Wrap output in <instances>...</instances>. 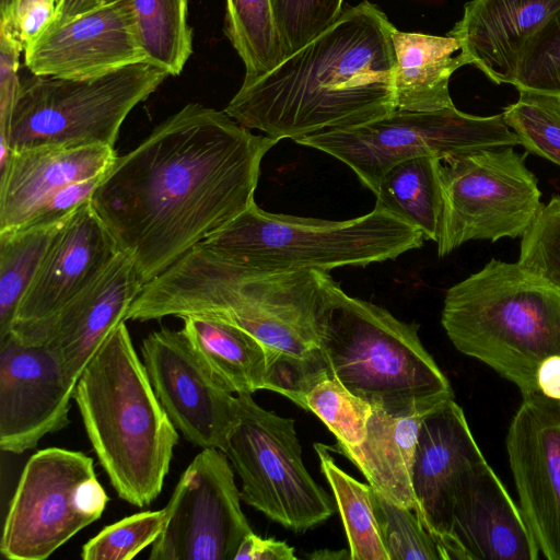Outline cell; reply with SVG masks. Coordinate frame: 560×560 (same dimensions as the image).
<instances>
[{"instance_id":"obj_1","label":"cell","mask_w":560,"mask_h":560,"mask_svg":"<svg viewBox=\"0 0 560 560\" xmlns=\"http://www.w3.org/2000/svg\"><path fill=\"white\" fill-rule=\"evenodd\" d=\"M278 142L189 103L116 158L91 202L145 284L255 202Z\"/></svg>"},{"instance_id":"obj_2","label":"cell","mask_w":560,"mask_h":560,"mask_svg":"<svg viewBox=\"0 0 560 560\" xmlns=\"http://www.w3.org/2000/svg\"><path fill=\"white\" fill-rule=\"evenodd\" d=\"M395 28L369 0L347 7L272 70L245 75L224 112L279 141L382 118L396 109Z\"/></svg>"},{"instance_id":"obj_3","label":"cell","mask_w":560,"mask_h":560,"mask_svg":"<svg viewBox=\"0 0 560 560\" xmlns=\"http://www.w3.org/2000/svg\"><path fill=\"white\" fill-rule=\"evenodd\" d=\"M329 277L319 270L255 269L200 242L143 285L126 320L211 314L233 323L270 352L272 390L298 404L328 373L319 315Z\"/></svg>"},{"instance_id":"obj_4","label":"cell","mask_w":560,"mask_h":560,"mask_svg":"<svg viewBox=\"0 0 560 560\" xmlns=\"http://www.w3.org/2000/svg\"><path fill=\"white\" fill-rule=\"evenodd\" d=\"M73 399L118 497L138 508L151 504L168 474L178 431L152 387L126 322L89 361Z\"/></svg>"},{"instance_id":"obj_5","label":"cell","mask_w":560,"mask_h":560,"mask_svg":"<svg viewBox=\"0 0 560 560\" xmlns=\"http://www.w3.org/2000/svg\"><path fill=\"white\" fill-rule=\"evenodd\" d=\"M441 322L458 351L512 382L523 398L539 393L540 363L560 355V290L517 262L493 258L451 287Z\"/></svg>"},{"instance_id":"obj_6","label":"cell","mask_w":560,"mask_h":560,"mask_svg":"<svg viewBox=\"0 0 560 560\" xmlns=\"http://www.w3.org/2000/svg\"><path fill=\"white\" fill-rule=\"evenodd\" d=\"M319 342L328 373L373 408L400 416L454 398L417 325L348 295L331 277L319 315Z\"/></svg>"},{"instance_id":"obj_7","label":"cell","mask_w":560,"mask_h":560,"mask_svg":"<svg viewBox=\"0 0 560 560\" xmlns=\"http://www.w3.org/2000/svg\"><path fill=\"white\" fill-rule=\"evenodd\" d=\"M423 234L387 210L324 220L260 209L256 202L201 243L259 270H319L398 258L423 245Z\"/></svg>"},{"instance_id":"obj_8","label":"cell","mask_w":560,"mask_h":560,"mask_svg":"<svg viewBox=\"0 0 560 560\" xmlns=\"http://www.w3.org/2000/svg\"><path fill=\"white\" fill-rule=\"evenodd\" d=\"M168 75L144 60L89 78L21 80L10 117L0 125V161L8 151L34 147H114L129 113Z\"/></svg>"},{"instance_id":"obj_9","label":"cell","mask_w":560,"mask_h":560,"mask_svg":"<svg viewBox=\"0 0 560 560\" xmlns=\"http://www.w3.org/2000/svg\"><path fill=\"white\" fill-rule=\"evenodd\" d=\"M295 142L345 163L374 194L384 174L404 160L425 155L447 161L483 149L521 145L502 113L481 117L455 106L433 112L395 109L365 124Z\"/></svg>"},{"instance_id":"obj_10","label":"cell","mask_w":560,"mask_h":560,"mask_svg":"<svg viewBox=\"0 0 560 560\" xmlns=\"http://www.w3.org/2000/svg\"><path fill=\"white\" fill-rule=\"evenodd\" d=\"M237 397L240 419L224 453L241 478L242 500L295 533L327 521L336 503L306 470L294 420L264 409L252 394Z\"/></svg>"},{"instance_id":"obj_11","label":"cell","mask_w":560,"mask_h":560,"mask_svg":"<svg viewBox=\"0 0 560 560\" xmlns=\"http://www.w3.org/2000/svg\"><path fill=\"white\" fill-rule=\"evenodd\" d=\"M109 498L86 454L48 447L33 454L4 518L0 551L10 560H44L97 521Z\"/></svg>"},{"instance_id":"obj_12","label":"cell","mask_w":560,"mask_h":560,"mask_svg":"<svg viewBox=\"0 0 560 560\" xmlns=\"http://www.w3.org/2000/svg\"><path fill=\"white\" fill-rule=\"evenodd\" d=\"M489 148L442 161L443 212L438 255L469 241L522 237L542 208L527 153Z\"/></svg>"},{"instance_id":"obj_13","label":"cell","mask_w":560,"mask_h":560,"mask_svg":"<svg viewBox=\"0 0 560 560\" xmlns=\"http://www.w3.org/2000/svg\"><path fill=\"white\" fill-rule=\"evenodd\" d=\"M232 465L219 448H202L180 475L165 509L150 560H234L253 533L241 508Z\"/></svg>"},{"instance_id":"obj_14","label":"cell","mask_w":560,"mask_h":560,"mask_svg":"<svg viewBox=\"0 0 560 560\" xmlns=\"http://www.w3.org/2000/svg\"><path fill=\"white\" fill-rule=\"evenodd\" d=\"M152 387L176 430L191 444L224 452L240 399L203 364L183 330L162 328L141 346Z\"/></svg>"},{"instance_id":"obj_15","label":"cell","mask_w":560,"mask_h":560,"mask_svg":"<svg viewBox=\"0 0 560 560\" xmlns=\"http://www.w3.org/2000/svg\"><path fill=\"white\" fill-rule=\"evenodd\" d=\"M118 253L114 236L91 199L83 202L54 234L19 304L9 335L26 345H40L49 322L91 284Z\"/></svg>"},{"instance_id":"obj_16","label":"cell","mask_w":560,"mask_h":560,"mask_svg":"<svg viewBox=\"0 0 560 560\" xmlns=\"http://www.w3.org/2000/svg\"><path fill=\"white\" fill-rule=\"evenodd\" d=\"M77 382L44 345L0 339V448L22 454L69 423Z\"/></svg>"},{"instance_id":"obj_17","label":"cell","mask_w":560,"mask_h":560,"mask_svg":"<svg viewBox=\"0 0 560 560\" xmlns=\"http://www.w3.org/2000/svg\"><path fill=\"white\" fill-rule=\"evenodd\" d=\"M506 452L520 510L542 556L560 560V400L523 398Z\"/></svg>"},{"instance_id":"obj_18","label":"cell","mask_w":560,"mask_h":560,"mask_svg":"<svg viewBox=\"0 0 560 560\" xmlns=\"http://www.w3.org/2000/svg\"><path fill=\"white\" fill-rule=\"evenodd\" d=\"M144 60L135 15L125 0L50 24L24 49L25 66L34 75L89 78Z\"/></svg>"},{"instance_id":"obj_19","label":"cell","mask_w":560,"mask_h":560,"mask_svg":"<svg viewBox=\"0 0 560 560\" xmlns=\"http://www.w3.org/2000/svg\"><path fill=\"white\" fill-rule=\"evenodd\" d=\"M443 560H537L539 549L488 463L471 472L453 501L440 542Z\"/></svg>"},{"instance_id":"obj_20","label":"cell","mask_w":560,"mask_h":560,"mask_svg":"<svg viewBox=\"0 0 560 560\" xmlns=\"http://www.w3.org/2000/svg\"><path fill=\"white\" fill-rule=\"evenodd\" d=\"M486 463L454 398L424 416L415 451L412 491L416 513L439 548L455 495L468 476Z\"/></svg>"},{"instance_id":"obj_21","label":"cell","mask_w":560,"mask_h":560,"mask_svg":"<svg viewBox=\"0 0 560 560\" xmlns=\"http://www.w3.org/2000/svg\"><path fill=\"white\" fill-rule=\"evenodd\" d=\"M143 282L132 259L119 252L106 269L49 322L42 334L70 378L81 373L122 322Z\"/></svg>"},{"instance_id":"obj_22","label":"cell","mask_w":560,"mask_h":560,"mask_svg":"<svg viewBox=\"0 0 560 560\" xmlns=\"http://www.w3.org/2000/svg\"><path fill=\"white\" fill-rule=\"evenodd\" d=\"M116 158L105 144L8 151L0 161V232L24 225L58 189L106 173Z\"/></svg>"},{"instance_id":"obj_23","label":"cell","mask_w":560,"mask_h":560,"mask_svg":"<svg viewBox=\"0 0 560 560\" xmlns=\"http://www.w3.org/2000/svg\"><path fill=\"white\" fill-rule=\"evenodd\" d=\"M558 9L560 0H470L448 34L469 65L513 85L527 43Z\"/></svg>"},{"instance_id":"obj_24","label":"cell","mask_w":560,"mask_h":560,"mask_svg":"<svg viewBox=\"0 0 560 560\" xmlns=\"http://www.w3.org/2000/svg\"><path fill=\"white\" fill-rule=\"evenodd\" d=\"M431 410L396 416L373 408L365 438L360 444L349 446L337 441L336 446L329 448L352 462L373 489L416 512L412 491L415 451L421 422Z\"/></svg>"},{"instance_id":"obj_25","label":"cell","mask_w":560,"mask_h":560,"mask_svg":"<svg viewBox=\"0 0 560 560\" xmlns=\"http://www.w3.org/2000/svg\"><path fill=\"white\" fill-rule=\"evenodd\" d=\"M396 109L433 112L454 107L448 83L452 74L469 65L460 42L446 36L397 28L392 34Z\"/></svg>"},{"instance_id":"obj_26","label":"cell","mask_w":560,"mask_h":560,"mask_svg":"<svg viewBox=\"0 0 560 560\" xmlns=\"http://www.w3.org/2000/svg\"><path fill=\"white\" fill-rule=\"evenodd\" d=\"M182 319V330L192 350L230 392L272 390L273 359L254 336L211 314H191Z\"/></svg>"},{"instance_id":"obj_27","label":"cell","mask_w":560,"mask_h":560,"mask_svg":"<svg viewBox=\"0 0 560 560\" xmlns=\"http://www.w3.org/2000/svg\"><path fill=\"white\" fill-rule=\"evenodd\" d=\"M442 161L417 156L392 166L374 194L376 206L418 229L424 238L438 242L443 212Z\"/></svg>"},{"instance_id":"obj_28","label":"cell","mask_w":560,"mask_h":560,"mask_svg":"<svg viewBox=\"0 0 560 560\" xmlns=\"http://www.w3.org/2000/svg\"><path fill=\"white\" fill-rule=\"evenodd\" d=\"M108 3L119 0H100ZM136 20L141 47L152 63L179 74L192 54L188 0H125Z\"/></svg>"},{"instance_id":"obj_29","label":"cell","mask_w":560,"mask_h":560,"mask_svg":"<svg viewBox=\"0 0 560 560\" xmlns=\"http://www.w3.org/2000/svg\"><path fill=\"white\" fill-rule=\"evenodd\" d=\"M320 468L335 497L349 542L351 560H389L372 503V487L339 468L329 446L314 444Z\"/></svg>"},{"instance_id":"obj_30","label":"cell","mask_w":560,"mask_h":560,"mask_svg":"<svg viewBox=\"0 0 560 560\" xmlns=\"http://www.w3.org/2000/svg\"><path fill=\"white\" fill-rule=\"evenodd\" d=\"M63 221L0 232V339L10 334L19 304Z\"/></svg>"},{"instance_id":"obj_31","label":"cell","mask_w":560,"mask_h":560,"mask_svg":"<svg viewBox=\"0 0 560 560\" xmlns=\"http://www.w3.org/2000/svg\"><path fill=\"white\" fill-rule=\"evenodd\" d=\"M225 35L244 62L246 74L272 70L284 58L270 0H225Z\"/></svg>"},{"instance_id":"obj_32","label":"cell","mask_w":560,"mask_h":560,"mask_svg":"<svg viewBox=\"0 0 560 560\" xmlns=\"http://www.w3.org/2000/svg\"><path fill=\"white\" fill-rule=\"evenodd\" d=\"M296 405L315 413L338 442L349 446L358 445L364 440L373 412L371 404L354 395L328 373L314 381L303 392Z\"/></svg>"},{"instance_id":"obj_33","label":"cell","mask_w":560,"mask_h":560,"mask_svg":"<svg viewBox=\"0 0 560 560\" xmlns=\"http://www.w3.org/2000/svg\"><path fill=\"white\" fill-rule=\"evenodd\" d=\"M502 114L528 153L560 166L559 97L522 91L518 100Z\"/></svg>"},{"instance_id":"obj_34","label":"cell","mask_w":560,"mask_h":560,"mask_svg":"<svg viewBox=\"0 0 560 560\" xmlns=\"http://www.w3.org/2000/svg\"><path fill=\"white\" fill-rule=\"evenodd\" d=\"M372 503L389 560H443L441 550L413 510L372 488Z\"/></svg>"},{"instance_id":"obj_35","label":"cell","mask_w":560,"mask_h":560,"mask_svg":"<svg viewBox=\"0 0 560 560\" xmlns=\"http://www.w3.org/2000/svg\"><path fill=\"white\" fill-rule=\"evenodd\" d=\"M165 509L143 511L107 525L81 550L84 560H130L161 534L165 524Z\"/></svg>"},{"instance_id":"obj_36","label":"cell","mask_w":560,"mask_h":560,"mask_svg":"<svg viewBox=\"0 0 560 560\" xmlns=\"http://www.w3.org/2000/svg\"><path fill=\"white\" fill-rule=\"evenodd\" d=\"M513 85L560 98V9L527 43Z\"/></svg>"},{"instance_id":"obj_37","label":"cell","mask_w":560,"mask_h":560,"mask_svg":"<svg viewBox=\"0 0 560 560\" xmlns=\"http://www.w3.org/2000/svg\"><path fill=\"white\" fill-rule=\"evenodd\" d=\"M517 264L560 290V196L542 206L522 236Z\"/></svg>"},{"instance_id":"obj_38","label":"cell","mask_w":560,"mask_h":560,"mask_svg":"<svg viewBox=\"0 0 560 560\" xmlns=\"http://www.w3.org/2000/svg\"><path fill=\"white\" fill-rule=\"evenodd\" d=\"M285 57L328 28L342 12L343 0H270Z\"/></svg>"},{"instance_id":"obj_39","label":"cell","mask_w":560,"mask_h":560,"mask_svg":"<svg viewBox=\"0 0 560 560\" xmlns=\"http://www.w3.org/2000/svg\"><path fill=\"white\" fill-rule=\"evenodd\" d=\"M104 174L74 182L58 189L36 209L22 226L50 225L63 221L83 202L91 199Z\"/></svg>"},{"instance_id":"obj_40","label":"cell","mask_w":560,"mask_h":560,"mask_svg":"<svg viewBox=\"0 0 560 560\" xmlns=\"http://www.w3.org/2000/svg\"><path fill=\"white\" fill-rule=\"evenodd\" d=\"M24 48L9 23L0 22V125L7 122L13 108L21 80L20 55Z\"/></svg>"},{"instance_id":"obj_41","label":"cell","mask_w":560,"mask_h":560,"mask_svg":"<svg viewBox=\"0 0 560 560\" xmlns=\"http://www.w3.org/2000/svg\"><path fill=\"white\" fill-rule=\"evenodd\" d=\"M58 0H16L9 21L25 49L52 23Z\"/></svg>"},{"instance_id":"obj_42","label":"cell","mask_w":560,"mask_h":560,"mask_svg":"<svg viewBox=\"0 0 560 560\" xmlns=\"http://www.w3.org/2000/svg\"><path fill=\"white\" fill-rule=\"evenodd\" d=\"M296 560L294 548L275 538L264 539L249 533L242 540L234 560Z\"/></svg>"},{"instance_id":"obj_43","label":"cell","mask_w":560,"mask_h":560,"mask_svg":"<svg viewBox=\"0 0 560 560\" xmlns=\"http://www.w3.org/2000/svg\"><path fill=\"white\" fill-rule=\"evenodd\" d=\"M536 380L540 394L560 400V355L545 359L538 368Z\"/></svg>"},{"instance_id":"obj_44","label":"cell","mask_w":560,"mask_h":560,"mask_svg":"<svg viewBox=\"0 0 560 560\" xmlns=\"http://www.w3.org/2000/svg\"><path fill=\"white\" fill-rule=\"evenodd\" d=\"M100 0H58L51 24H59L101 5Z\"/></svg>"},{"instance_id":"obj_45","label":"cell","mask_w":560,"mask_h":560,"mask_svg":"<svg viewBox=\"0 0 560 560\" xmlns=\"http://www.w3.org/2000/svg\"><path fill=\"white\" fill-rule=\"evenodd\" d=\"M16 0H0L1 19L10 16Z\"/></svg>"},{"instance_id":"obj_46","label":"cell","mask_w":560,"mask_h":560,"mask_svg":"<svg viewBox=\"0 0 560 560\" xmlns=\"http://www.w3.org/2000/svg\"><path fill=\"white\" fill-rule=\"evenodd\" d=\"M58 2V1H57Z\"/></svg>"}]
</instances>
